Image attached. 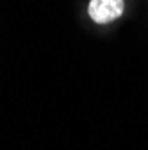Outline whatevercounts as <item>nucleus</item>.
<instances>
[{
    "instance_id": "obj_1",
    "label": "nucleus",
    "mask_w": 148,
    "mask_h": 150,
    "mask_svg": "<svg viewBox=\"0 0 148 150\" xmlns=\"http://www.w3.org/2000/svg\"><path fill=\"white\" fill-rule=\"evenodd\" d=\"M123 0H91L87 6L89 18L95 23H109L123 14Z\"/></svg>"
}]
</instances>
